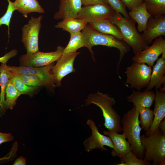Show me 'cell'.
<instances>
[{"instance_id": "cell-1", "label": "cell", "mask_w": 165, "mask_h": 165, "mask_svg": "<svg viewBox=\"0 0 165 165\" xmlns=\"http://www.w3.org/2000/svg\"><path fill=\"white\" fill-rule=\"evenodd\" d=\"M82 31L83 47L89 49L94 61V53L92 50L94 46L102 45L116 48L119 50L120 53L117 70L119 77H120L118 72L119 67L124 56L130 51V47L123 41L112 35L104 34L96 30L88 24Z\"/></svg>"}, {"instance_id": "cell-2", "label": "cell", "mask_w": 165, "mask_h": 165, "mask_svg": "<svg viewBox=\"0 0 165 165\" xmlns=\"http://www.w3.org/2000/svg\"><path fill=\"white\" fill-rule=\"evenodd\" d=\"M85 101L86 106L94 104L100 108L104 118V125L108 130L118 133L122 131L120 116L113 108L116 103L114 98L98 91L88 95Z\"/></svg>"}, {"instance_id": "cell-3", "label": "cell", "mask_w": 165, "mask_h": 165, "mask_svg": "<svg viewBox=\"0 0 165 165\" xmlns=\"http://www.w3.org/2000/svg\"><path fill=\"white\" fill-rule=\"evenodd\" d=\"M122 131L129 143L131 150L138 158L143 159L145 149L141 141V132L139 113L134 106L125 113L121 119Z\"/></svg>"}, {"instance_id": "cell-4", "label": "cell", "mask_w": 165, "mask_h": 165, "mask_svg": "<svg viewBox=\"0 0 165 165\" xmlns=\"http://www.w3.org/2000/svg\"><path fill=\"white\" fill-rule=\"evenodd\" d=\"M110 20L119 28L123 37V41L132 48L134 55L148 46L138 32L133 20L126 18L115 12Z\"/></svg>"}, {"instance_id": "cell-5", "label": "cell", "mask_w": 165, "mask_h": 165, "mask_svg": "<svg viewBox=\"0 0 165 165\" xmlns=\"http://www.w3.org/2000/svg\"><path fill=\"white\" fill-rule=\"evenodd\" d=\"M141 141L145 149L143 160L153 165H164L165 135L159 129L149 136L141 135Z\"/></svg>"}, {"instance_id": "cell-6", "label": "cell", "mask_w": 165, "mask_h": 165, "mask_svg": "<svg viewBox=\"0 0 165 165\" xmlns=\"http://www.w3.org/2000/svg\"><path fill=\"white\" fill-rule=\"evenodd\" d=\"M42 18V15L37 17L31 16L28 23L22 28L21 42L27 54H32L39 51V34L41 28Z\"/></svg>"}, {"instance_id": "cell-7", "label": "cell", "mask_w": 165, "mask_h": 165, "mask_svg": "<svg viewBox=\"0 0 165 165\" xmlns=\"http://www.w3.org/2000/svg\"><path fill=\"white\" fill-rule=\"evenodd\" d=\"M152 70V67L145 63L134 62L127 68L125 72L126 82L129 84L131 87L140 90L147 86Z\"/></svg>"}, {"instance_id": "cell-8", "label": "cell", "mask_w": 165, "mask_h": 165, "mask_svg": "<svg viewBox=\"0 0 165 165\" xmlns=\"http://www.w3.org/2000/svg\"><path fill=\"white\" fill-rule=\"evenodd\" d=\"M64 47L57 46L56 50L49 52L38 51L32 54H24L19 58L20 65L30 67L46 66L57 61L61 56Z\"/></svg>"}, {"instance_id": "cell-9", "label": "cell", "mask_w": 165, "mask_h": 165, "mask_svg": "<svg viewBox=\"0 0 165 165\" xmlns=\"http://www.w3.org/2000/svg\"><path fill=\"white\" fill-rule=\"evenodd\" d=\"M115 12L108 5L100 4L91 5L82 7L76 18L87 23L109 20Z\"/></svg>"}, {"instance_id": "cell-10", "label": "cell", "mask_w": 165, "mask_h": 165, "mask_svg": "<svg viewBox=\"0 0 165 165\" xmlns=\"http://www.w3.org/2000/svg\"><path fill=\"white\" fill-rule=\"evenodd\" d=\"M54 64L53 63L46 66L41 67H30L20 65L17 67L7 65L8 70L17 74H31L35 75L45 83L46 89L50 90L56 86L54 82V77L52 68Z\"/></svg>"}, {"instance_id": "cell-11", "label": "cell", "mask_w": 165, "mask_h": 165, "mask_svg": "<svg viewBox=\"0 0 165 165\" xmlns=\"http://www.w3.org/2000/svg\"><path fill=\"white\" fill-rule=\"evenodd\" d=\"M80 53L79 52L70 53L62 55L57 61L52 68L54 77V82L56 86H61L62 79L69 74L75 71L74 63L76 57Z\"/></svg>"}, {"instance_id": "cell-12", "label": "cell", "mask_w": 165, "mask_h": 165, "mask_svg": "<svg viewBox=\"0 0 165 165\" xmlns=\"http://www.w3.org/2000/svg\"><path fill=\"white\" fill-rule=\"evenodd\" d=\"M86 124L92 131L91 135L83 142L85 149L86 151L89 152L96 149L106 151L107 149L104 147V146H108L112 149L114 148L110 138L100 133L97 127L93 120L90 119H88Z\"/></svg>"}, {"instance_id": "cell-13", "label": "cell", "mask_w": 165, "mask_h": 165, "mask_svg": "<svg viewBox=\"0 0 165 165\" xmlns=\"http://www.w3.org/2000/svg\"><path fill=\"white\" fill-rule=\"evenodd\" d=\"M165 39L162 36L155 39L151 46H148L133 57L134 62L146 64L152 67L158 57L162 53V50Z\"/></svg>"}, {"instance_id": "cell-14", "label": "cell", "mask_w": 165, "mask_h": 165, "mask_svg": "<svg viewBox=\"0 0 165 165\" xmlns=\"http://www.w3.org/2000/svg\"><path fill=\"white\" fill-rule=\"evenodd\" d=\"M143 38L148 45L161 36H165V14L160 17H150L145 30L141 34Z\"/></svg>"}, {"instance_id": "cell-15", "label": "cell", "mask_w": 165, "mask_h": 165, "mask_svg": "<svg viewBox=\"0 0 165 165\" xmlns=\"http://www.w3.org/2000/svg\"><path fill=\"white\" fill-rule=\"evenodd\" d=\"M153 111L154 119L148 130L145 131V136L148 137L159 128L160 123L165 118V93L164 91L156 90Z\"/></svg>"}, {"instance_id": "cell-16", "label": "cell", "mask_w": 165, "mask_h": 165, "mask_svg": "<svg viewBox=\"0 0 165 165\" xmlns=\"http://www.w3.org/2000/svg\"><path fill=\"white\" fill-rule=\"evenodd\" d=\"M81 0H60L59 10L54 14L56 20H63L68 18H76L81 9Z\"/></svg>"}, {"instance_id": "cell-17", "label": "cell", "mask_w": 165, "mask_h": 165, "mask_svg": "<svg viewBox=\"0 0 165 165\" xmlns=\"http://www.w3.org/2000/svg\"><path fill=\"white\" fill-rule=\"evenodd\" d=\"M103 134L110 138L113 144L114 148L111 152L112 156L121 158L131 150L130 144L123 133L119 134L108 130H104Z\"/></svg>"}, {"instance_id": "cell-18", "label": "cell", "mask_w": 165, "mask_h": 165, "mask_svg": "<svg viewBox=\"0 0 165 165\" xmlns=\"http://www.w3.org/2000/svg\"><path fill=\"white\" fill-rule=\"evenodd\" d=\"M165 59L158 58L153 65L150 79L145 90H150L154 87L156 90L160 88L165 81Z\"/></svg>"}, {"instance_id": "cell-19", "label": "cell", "mask_w": 165, "mask_h": 165, "mask_svg": "<svg viewBox=\"0 0 165 165\" xmlns=\"http://www.w3.org/2000/svg\"><path fill=\"white\" fill-rule=\"evenodd\" d=\"M155 95V92L151 90L141 92L134 90L127 99L128 102L133 103L136 107L141 106L150 108L154 100Z\"/></svg>"}, {"instance_id": "cell-20", "label": "cell", "mask_w": 165, "mask_h": 165, "mask_svg": "<svg viewBox=\"0 0 165 165\" xmlns=\"http://www.w3.org/2000/svg\"><path fill=\"white\" fill-rule=\"evenodd\" d=\"M21 95L9 80L5 90L4 104L0 108V117L5 115L7 109H13L16 104L17 98Z\"/></svg>"}, {"instance_id": "cell-21", "label": "cell", "mask_w": 165, "mask_h": 165, "mask_svg": "<svg viewBox=\"0 0 165 165\" xmlns=\"http://www.w3.org/2000/svg\"><path fill=\"white\" fill-rule=\"evenodd\" d=\"M130 18L138 24V31H144L146 27L148 20L151 16L147 11L144 2L138 7L130 11L128 13Z\"/></svg>"}, {"instance_id": "cell-22", "label": "cell", "mask_w": 165, "mask_h": 165, "mask_svg": "<svg viewBox=\"0 0 165 165\" xmlns=\"http://www.w3.org/2000/svg\"><path fill=\"white\" fill-rule=\"evenodd\" d=\"M13 3L16 10L20 13L25 18L31 13H42L45 12L37 0H15Z\"/></svg>"}, {"instance_id": "cell-23", "label": "cell", "mask_w": 165, "mask_h": 165, "mask_svg": "<svg viewBox=\"0 0 165 165\" xmlns=\"http://www.w3.org/2000/svg\"><path fill=\"white\" fill-rule=\"evenodd\" d=\"M94 29L104 34L112 35L123 41V37L119 28L110 20L89 23Z\"/></svg>"}, {"instance_id": "cell-24", "label": "cell", "mask_w": 165, "mask_h": 165, "mask_svg": "<svg viewBox=\"0 0 165 165\" xmlns=\"http://www.w3.org/2000/svg\"><path fill=\"white\" fill-rule=\"evenodd\" d=\"M8 74L11 82L22 94L28 95L31 97L39 92V87L32 86L27 85L16 74L9 71L8 69Z\"/></svg>"}, {"instance_id": "cell-25", "label": "cell", "mask_w": 165, "mask_h": 165, "mask_svg": "<svg viewBox=\"0 0 165 165\" xmlns=\"http://www.w3.org/2000/svg\"><path fill=\"white\" fill-rule=\"evenodd\" d=\"M88 23L76 18H68L62 20L54 26L56 28L62 29L70 34L80 32Z\"/></svg>"}, {"instance_id": "cell-26", "label": "cell", "mask_w": 165, "mask_h": 165, "mask_svg": "<svg viewBox=\"0 0 165 165\" xmlns=\"http://www.w3.org/2000/svg\"><path fill=\"white\" fill-rule=\"evenodd\" d=\"M146 9L149 14L154 17L165 14V0H143Z\"/></svg>"}, {"instance_id": "cell-27", "label": "cell", "mask_w": 165, "mask_h": 165, "mask_svg": "<svg viewBox=\"0 0 165 165\" xmlns=\"http://www.w3.org/2000/svg\"><path fill=\"white\" fill-rule=\"evenodd\" d=\"M139 113V121L141 128L145 131L150 127L153 120L154 112L150 108L135 107Z\"/></svg>"}, {"instance_id": "cell-28", "label": "cell", "mask_w": 165, "mask_h": 165, "mask_svg": "<svg viewBox=\"0 0 165 165\" xmlns=\"http://www.w3.org/2000/svg\"><path fill=\"white\" fill-rule=\"evenodd\" d=\"M83 47L82 32L70 34L69 42L64 48L62 55L70 53L76 52L78 49Z\"/></svg>"}, {"instance_id": "cell-29", "label": "cell", "mask_w": 165, "mask_h": 165, "mask_svg": "<svg viewBox=\"0 0 165 165\" xmlns=\"http://www.w3.org/2000/svg\"><path fill=\"white\" fill-rule=\"evenodd\" d=\"M9 80L7 65V64H2L0 66V108L4 102L5 90Z\"/></svg>"}, {"instance_id": "cell-30", "label": "cell", "mask_w": 165, "mask_h": 165, "mask_svg": "<svg viewBox=\"0 0 165 165\" xmlns=\"http://www.w3.org/2000/svg\"><path fill=\"white\" fill-rule=\"evenodd\" d=\"M120 159L121 163L117 165H149L150 164L143 159L138 158L131 150Z\"/></svg>"}, {"instance_id": "cell-31", "label": "cell", "mask_w": 165, "mask_h": 165, "mask_svg": "<svg viewBox=\"0 0 165 165\" xmlns=\"http://www.w3.org/2000/svg\"><path fill=\"white\" fill-rule=\"evenodd\" d=\"M15 74L25 83L29 86L39 87H44L46 88V86L43 81L35 75L31 74Z\"/></svg>"}, {"instance_id": "cell-32", "label": "cell", "mask_w": 165, "mask_h": 165, "mask_svg": "<svg viewBox=\"0 0 165 165\" xmlns=\"http://www.w3.org/2000/svg\"><path fill=\"white\" fill-rule=\"evenodd\" d=\"M8 5L7 9L4 14L0 17V27L2 25L7 26L8 28V35L9 36V25L13 14L16 9L14 3L10 0H7Z\"/></svg>"}, {"instance_id": "cell-33", "label": "cell", "mask_w": 165, "mask_h": 165, "mask_svg": "<svg viewBox=\"0 0 165 165\" xmlns=\"http://www.w3.org/2000/svg\"><path fill=\"white\" fill-rule=\"evenodd\" d=\"M108 5L115 12L120 13L126 18L131 19L129 17L126 6L121 0H106Z\"/></svg>"}, {"instance_id": "cell-34", "label": "cell", "mask_w": 165, "mask_h": 165, "mask_svg": "<svg viewBox=\"0 0 165 165\" xmlns=\"http://www.w3.org/2000/svg\"><path fill=\"white\" fill-rule=\"evenodd\" d=\"M128 9L130 11L141 5L143 0H121Z\"/></svg>"}, {"instance_id": "cell-35", "label": "cell", "mask_w": 165, "mask_h": 165, "mask_svg": "<svg viewBox=\"0 0 165 165\" xmlns=\"http://www.w3.org/2000/svg\"><path fill=\"white\" fill-rule=\"evenodd\" d=\"M17 53L16 50L13 49L3 56L0 57V62L3 64H6L7 62L10 59L16 55Z\"/></svg>"}, {"instance_id": "cell-36", "label": "cell", "mask_w": 165, "mask_h": 165, "mask_svg": "<svg viewBox=\"0 0 165 165\" xmlns=\"http://www.w3.org/2000/svg\"><path fill=\"white\" fill-rule=\"evenodd\" d=\"M83 6L95 4H104L108 5L106 0H81ZM109 6V5H108Z\"/></svg>"}, {"instance_id": "cell-37", "label": "cell", "mask_w": 165, "mask_h": 165, "mask_svg": "<svg viewBox=\"0 0 165 165\" xmlns=\"http://www.w3.org/2000/svg\"><path fill=\"white\" fill-rule=\"evenodd\" d=\"M14 137L11 133H3L0 132V145L2 144L12 141Z\"/></svg>"}, {"instance_id": "cell-38", "label": "cell", "mask_w": 165, "mask_h": 165, "mask_svg": "<svg viewBox=\"0 0 165 165\" xmlns=\"http://www.w3.org/2000/svg\"><path fill=\"white\" fill-rule=\"evenodd\" d=\"M26 164V160L22 156L18 157L15 160L13 165H25Z\"/></svg>"}, {"instance_id": "cell-39", "label": "cell", "mask_w": 165, "mask_h": 165, "mask_svg": "<svg viewBox=\"0 0 165 165\" xmlns=\"http://www.w3.org/2000/svg\"><path fill=\"white\" fill-rule=\"evenodd\" d=\"M159 128L162 133L163 134L165 135V118L160 123Z\"/></svg>"}, {"instance_id": "cell-40", "label": "cell", "mask_w": 165, "mask_h": 165, "mask_svg": "<svg viewBox=\"0 0 165 165\" xmlns=\"http://www.w3.org/2000/svg\"><path fill=\"white\" fill-rule=\"evenodd\" d=\"M161 54V57L165 59V42L163 44Z\"/></svg>"}]
</instances>
